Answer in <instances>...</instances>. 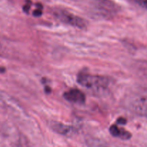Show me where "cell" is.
Wrapping results in <instances>:
<instances>
[{"instance_id":"6da1fadb","label":"cell","mask_w":147,"mask_h":147,"mask_svg":"<svg viewBox=\"0 0 147 147\" xmlns=\"http://www.w3.org/2000/svg\"><path fill=\"white\" fill-rule=\"evenodd\" d=\"M77 81L80 86L94 93H100L107 90L109 86L108 78L97 75H92L86 70L78 75Z\"/></svg>"},{"instance_id":"7a4b0ae2","label":"cell","mask_w":147,"mask_h":147,"mask_svg":"<svg viewBox=\"0 0 147 147\" xmlns=\"http://www.w3.org/2000/svg\"><path fill=\"white\" fill-rule=\"evenodd\" d=\"M55 16L60 22L79 29H86L88 22L86 20L67 11L60 10L55 12Z\"/></svg>"},{"instance_id":"3957f363","label":"cell","mask_w":147,"mask_h":147,"mask_svg":"<svg viewBox=\"0 0 147 147\" xmlns=\"http://www.w3.org/2000/svg\"><path fill=\"white\" fill-rule=\"evenodd\" d=\"M63 97L66 100L77 104H83L86 101L85 94L78 89H71L66 91L63 94Z\"/></svg>"},{"instance_id":"277c9868","label":"cell","mask_w":147,"mask_h":147,"mask_svg":"<svg viewBox=\"0 0 147 147\" xmlns=\"http://www.w3.org/2000/svg\"><path fill=\"white\" fill-rule=\"evenodd\" d=\"M110 133L114 137H119L124 140H127L131 137V134L124 129H119L116 125H112L110 127Z\"/></svg>"},{"instance_id":"5b68a950","label":"cell","mask_w":147,"mask_h":147,"mask_svg":"<svg viewBox=\"0 0 147 147\" xmlns=\"http://www.w3.org/2000/svg\"><path fill=\"white\" fill-rule=\"evenodd\" d=\"M97 6L101 11L113 13L116 11L114 3L109 0H97Z\"/></svg>"},{"instance_id":"8992f818","label":"cell","mask_w":147,"mask_h":147,"mask_svg":"<svg viewBox=\"0 0 147 147\" xmlns=\"http://www.w3.org/2000/svg\"><path fill=\"white\" fill-rule=\"evenodd\" d=\"M133 107L136 112L147 117V99L139 98L134 103Z\"/></svg>"},{"instance_id":"52a82bcc","label":"cell","mask_w":147,"mask_h":147,"mask_svg":"<svg viewBox=\"0 0 147 147\" xmlns=\"http://www.w3.org/2000/svg\"><path fill=\"white\" fill-rule=\"evenodd\" d=\"M52 128H53L55 131L57 132L60 134H67L71 130L70 126H66V125L57 123V122H54L53 123H52Z\"/></svg>"},{"instance_id":"ba28073f","label":"cell","mask_w":147,"mask_h":147,"mask_svg":"<svg viewBox=\"0 0 147 147\" xmlns=\"http://www.w3.org/2000/svg\"><path fill=\"white\" fill-rule=\"evenodd\" d=\"M37 8L33 11V15L34 17H40L42 14V6L41 4H37Z\"/></svg>"},{"instance_id":"9c48e42d","label":"cell","mask_w":147,"mask_h":147,"mask_svg":"<svg viewBox=\"0 0 147 147\" xmlns=\"http://www.w3.org/2000/svg\"><path fill=\"white\" fill-rule=\"evenodd\" d=\"M131 1H134L135 3L140 5L141 7H144V8L147 9V0H131Z\"/></svg>"},{"instance_id":"30bf717a","label":"cell","mask_w":147,"mask_h":147,"mask_svg":"<svg viewBox=\"0 0 147 147\" xmlns=\"http://www.w3.org/2000/svg\"><path fill=\"white\" fill-rule=\"evenodd\" d=\"M30 7H31V1H27V2L26 3L25 5L23 7V10H24L25 12H28L29 10H30Z\"/></svg>"},{"instance_id":"8fae6325","label":"cell","mask_w":147,"mask_h":147,"mask_svg":"<svg viewBox=\"0 0 147 147\" xmlns=\"http://www.w3.org/2000/svg\"><path fill=\"white\" fill-rule=\"evenodd\" d=\"M117 123H119L121 125H124L126 123V120L124 118H119L117 120Z\"/></svg>"},{"instance_id":"7c38bea8","label":"cell","mask_w":147,"mask_h":147,"mask_svg":"<svg viewBox=\"0 0 147 147\" xmlns=\"http://www.w3.org/2000/svg\"><path fill=\"white\" fill-rule=\"evenodd\" d=\"M45 90H46V91L48 92V93H50V88L49 87H46Z\"/></svg>"}]
</instances>
